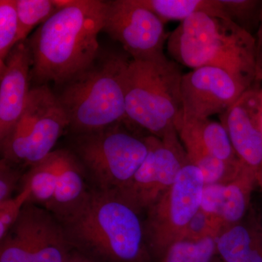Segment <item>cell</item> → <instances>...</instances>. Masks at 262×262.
<instances>
[{
    "label": "cell",
    "instance_id": "f1b7e54d",
    "mask_svg": "<svg viewBox=\"0 0 262 262\" xmlns=\"http://www.w3.org/2000/svg\"><path fill=\"white\" fill-rule=\"evenodd\" d=\"M24 173L22 169L5 160H0V202L9 199L20 187Z\"/></svg>",
    "mask_w": 262,
    "mask_h": 262
},
{
    "label": "cell",
    "instance_id": "277c9868",
    "mask_svg": "<svg viewBox=\"0 0 262 262\" xmlns=\"http://www.w3.org/2000/svg\"><path fill=\"white\" fill-rule=\"evenodd\" d=\"M129 60L99 54L94 63L62 86L56 95L74 135L126 122L125 77Z\"/></svg>",
    "mask_w": 262,
    "mask_h": 262
},
{
    "label": "cell",
    "instance_id": "5bb4252c",
    "mask_svg": "<svg viewBox=\"0 0 262 262\" xmlns=\"http://www.w3.org/2000/svg\"><path fill=\"white\" fill-rule=\"evenodd\" d=\"M256 177L246 167L232 182L205 184L201 209L217 219L224 229L239 223L249 206Z\"/></svg>",
    "mask_w": 262,
    "mask_h": 262
},
{
    "label": "cell",
    "instance_id": "4fadbf2b",
    "mask_svg": "<svg viewBox=\"0 0 262 262\" xmlns=\"http://www.w3.org/2000/svg\"><path fill=\"white\" fill-rule=\"evenodd\" d=\"M33 65L29 39L20 41L0 66V141L13 130L23 113Z\"/></svg>",
    "mask_w": 262,
    "mask_h": 262
},
{
    "label": "cell",
    "instance_id": "cb8c5ba5",
    "mask_svg": "<svg viewBox=\"0 0 262 262\" xmlns=\"http://www.w3.org/2000/svg\"><path fill=\"white\" fill-rule=\"evenodd\" d=\"M58 9L52 0H16L18 20L17 42L27 39L34 27L44 23Z\"/></svg>",
    "mask_w": 262,
    "mask_h": 262
},
{
    "label": "cell",
    "instance_id": "6da1fadb",
    "mask_svg": "<svg viewBox=\"0 0 262 262\" xmlns=\"http://www.w3.org/2000/svg\"><path fill=\"white\" fill-rule=\"evenodd\" d=\"M106 2L73 0L58 8L29 39L33 65L31 80L37 86L63 85L94 63L100 54Z\"/></svg>",
    "mask_w": 262,
    "mask_h": 262
},
{
    "label": "cell",
    "instance_id": "8992f818",
    "mask_svg": "<svg viewBox=\"0 0 262 262\" xmlns=\"http://www.w3.org/2000/svg\"><path fill=\"white\" fill-rule=\"evenodd\" d=\"M126 122L102 130L75 135L72 149L93 188L118 191L130 182L144 161L149 144L146 136L130 130Z\"/></svg>",
    "mask_w": 262,
    "mask_h": 262
},
{
    "label": "cell",
    "instance_id": "e0dca14e",
    "mask_svg": "<svg viewBox=\"0 0 262 262\" xmlns=\"http://www.w3.org/2000/svg\"><path fill=\"white\" fill-rule=\"evenodd\" d=\"M184 146H194L227 162L239 161L222 122L207 119H181L177 125Z\"/></svg>",
    "mask_w": 262,
    "mask_h": 262
},
{
    "label": "cell",
    "instance_id": "83f0119b",
    "mask_svg": "<svg viewBox=\"0 0 262 262\" xmlns=\"http://www.w3.org/2000/svg\"><path fill=\"white\" fill-rule=\"evenodd\" d=\"M223 229L220 221L200 209L189 222L182 239L198 241L208 237H217Z\"/></svg>",
    "mask_w": 262,
    "mask_h": 262
},
{
    "label": "cell",
    "instance_id": "603a6c76",
    "mask_svg": "<svg viewBox=\"0 0 262 262\" xmlns=\"http://www.w3.org/2000/svg\"><path fill=\"white\" fill-rule=\"evenodd\" d=\"M215 239H180L166 250L159 262H212L217 255Z\"/></svg>",
    "mask_w": 262,
    "mask_h": 262
},
{
    "label": "cell",
    "instance_id": "ba28073f",
    "mask_svg": "<svg viewBox=\"0 0 262 262\" xmlns=\"http://www.w3.org/2000/svg\"><path fill=\"white\" fill-rule=\"evenodd\" d=\"M204 186L201 170L188 160L173 185L148 209L144 229L153 259L160 260L172 244L183 238L201 209Z\"/></svg>",
    "mask_w": 262,
    "mask_h": 262
},
{
    "label": "cell",
    "instance_id": "d4e9b609",
    "mask_svg": "<svg viewBox=\"0 0 262 262\" xmlns=\"http://www.w3.org/2000/svg\"><path fill=\"white\" fill-rule=\"evenodd\" d=\"M220 1L226 18L253 35L258 27L262 0Z\"/></svg>",
    "mask_w": 262,
    "mask_h": 262
},
{
    "label": "cell",
    "instance_id": "44dd1931",
    "mask_svg": "<svg viewBox=\"0 0 262 262\" xmlns=\"http://www.w3.org/2000/svg\"><path fill=\"white\" fill-rule=\"evenodd\" d=\"M137 3L153 12L165 24L169 20L182 22L199 13L227 18L220 0H137Z\"/></svg>",
    "mask_w": 262,
    "mask_h": 262
},
{
    "label": "cell",
    "instance_id": "3957f363",
    "mask_svg": "<svg viewBox=\"0 0 262 262\" xmlns=\"http://www.w3.org/2000/svg\"><path fill=\"white\" fill-rule=\"evenodd\" d=\"M170 59L191 70L223 69L253 88L256 80L255 37L227 18L196 13L169 33Z\"/></svg>",
    "mask_w": 262,
    "mask_h": 262
},
{
    "label": "cell",
    "instance_id": "8fae6325",
    "mask_svg": "<svg viewBox=\"0 0 262 262\" xmlns=\"http://www.w3.org/2000/svg\"><path fill=\"white\" fill-rule=\"evenodd\" d=\"M250 89L244 81L223 69L205 67L192 70L182 77V118L220 116Z\"/></svg>",
    "mask_w": 262,
    "mask_h": 262
},
{
    "label": "cell",
    "instance_id": "7a4b0ae2",
    "mask_svg": "<svg viewBox=\"0 0 262 262\" xmlns=\"http://www.w3.org/2000/svg\"><path fill=\"white\" fill-rule=\"evenodd\" d=\"M141 212L116 191L91 188L73 213L61 221L72 249L99 262H151Z\"/></svg>",
    "mask_w": 262,
    "mask_h": 262
},
{
    "label": "cell",
    "instance_id": "7c38bea8",
    "mask_svg": "<svg viewBox=\"0 0 262 262\" xmlns=\"http://www.w3.org/2000/svg\"><path fill=\"white\" fill-rule=\"evenodd\" d=\"M237 160L256 179L262 173V103L260 89L251 88L220 115Z\"/></svg>",
    "mask_w": 262,
    "mask_h": 262
},
{
    "label": "cell",
    "instance_id": "30bf717a",
    "mask_svg": "<svg viewBox=\"0 0 262 262\" xmlns=\"http://www.w3.org/2000/svg\"><path fill=\"white\" fill-rule=\"evenodd\" d=\"M103 30L120 42L131 59L149 61L165 56L169 34L165 23L137 0L106 1Z\"/></svg>",
    "mask_w": 262,
    "mask_h": 262
},
{
    "label": "cell",
    "instance_id": "f546056e",
    "mask_svg": "<svg viewBox=\"0 0 262 262\" xmlns=\"http://www.w3.org/2000/svg\"><path fill=\"white\" fill-rule=\"evenodd\" d=\"M256 42V80L255 84L262 82V3L260 11L259 20L256 34L254 35Z\"/></svg>",
    "mask_w": 262,
    "mask_h": 262
},
{
    "label": "cell",
    "instance_id": "5b68a950",
    "mask_svg": "<svg viewBox=\"0 0 262 262\" xmlns=\"http://www.w3.org/2000/svg\"><path fill=\"white\" fill-rule=\"evenodd\" d=\"M183 75L178 63L166 56L149 61L130 59L125 77L128 124L160 139L177 129L182 117Z\"/></svg>",
    "mask_w": 262,
    "mask_h": 262
},
{
    "label": "cell",
    "instance_id": "836d02e7",
    "mask_svg": "<svg viewBox=\"0 0 262 262\" xmlns=\"http://www.w3.org/2000/svg\"><path fill=\"white\" fill-rule=\"evenodd\" d=\"M260 94H261V103H262V89L260 90Z\"/></svg>",
    "mask_w": 262,
    "mask_h": 262
},
{
    "label": "cell",
    "instance_id": "ac0fdd59",
    "mask_svg": "<svg viewBox=\"0 0 262 262\" xmlns=\"http://www.w3.org/2000/svg\"><path fill=\"white\" fill-rule=\"evenodd\" d=\"M262 237L261 225L242 222L222 229L215 239L217 255L222 262H248L252 250Z\"/></svg>",
    "mask_w": 262,
    "mask_h": 262
},
{
    "label": "cell",
    "instance_id": "9a60e30c",
    "mask_svg": "<svg viewBox=\"0 0 262 262\" xmlns=\"http://www.w3.org/2000/svg\"><path fill=\"white\" fill-rule=\"evenodd\" d=\"M58 176L56 192L49 211L61 222L83 203L91 188L87 175L71 150L58 149Z\"/></svg>",
    "mask_w": 262,
    "mask_h": 262
},
{
    "label": "cell",
    "instance_id": "7402d4cb",
    "mask_svg": "<svg viewBox=\"0 0 262 262\" xmlns=\"http://www.w3.org/2000/svg\"><path fill=\"white\" fill-rule=\"evenodd\" d=\"M189 163L201 170L205 184H227L234 180L244 168L239 161L227 162L194 146H184Z\"/></svg>",
    "mask_w": 262,
    "mask_h": 262
},
{
    "label": "cell",
    "instance_id": "2e32d148",
    "mask_svg": "<svg viewBox=\"0 0 262 262\" xmlns=\"http://www.w3.org/2000/svg\"><path fill=\"white\" fill-rule=\"evenodd\" d=\"M29 203L34 262H66L72 249L61 222L46 208Z\"/></svg>",
    "mask_w": 262,
    "mask_h": 262
},
{
    "label": "cell",
    "instance_id": "484cf974",
    "mask_svg": "<svg viewBox=\"0 0 262 262\" xmlns=\"http://www.w3.org/2000/svg\"><path fill=\"white\" fill-rule=\"evenodd\" d=\"M18 32V14L16 0L0 1V66L17 42Z\"/></svg>",
    "mask_w": 262,
    "mask_h": 262
},
{
    "label": "cell",
    "instance_id": "52a82bcc",
    "mask_svg": "<svg viewBox=\"0 0 262 262\" xmlns=\"http://www.w3.org/2000/svg\"><path fill=\"white\" fill-rule=\"evenodd\" d=\"M70 122L56 95L47 84L31 89L21 116L0 141L2 159L21 169L49 156Z\"/></svg>",
    "mask_w": 262,
    "mask_h": 262
},
{
    "label": "cell",
    "instance_id": "1f68e13d",
    "mask_svg": "<svg viewBox=\"0 0 262 262\" xmlns=\"http://www.w3.org/2000/svg\"><path fill=\"white\" fill-rule=\"evenodd\" d=\"M256 184H258L260 188H261L262 192V173L260 174V175L257 177V179H256Z\"/></svg>",
    "mask_w": 262,
    "mask_h": 262
},
{
    "label": "cell",
    "instance_id": "ffe728a7",
    "mask_svg": "<svg viewBox=\"0 0 262 262\" xmlns=\"http://www.w3.org/2000/svg\"><path fill=\"white\" fill-rule=\"evenodd\" d=\"M0 262H34L29 203L24 206L15 225L0 239Z\"/></svg>",
    "mask_w": 262,
    "mask_h": 262
},
{
    "label": "cell",
    "instance_id": "4dcf8cb0",
    "mask_svg": "<svg viewBox=\"0 0 262 262\" xmlns=\"http://www.w3.org/2000/svg\"><path fill=\"white\" fill-rule=\"evenodd\" d=\"M66 262H99L72 249Z\"/></svg>",
    "mask_w": 262,
    "mask_h": 262
},
{
    "label": "cell",
    "instance_id": "9c48e42d",
    "mask_svg": "<svg viewBox=\"0 0 262 262\" xmlns=\"http://www.w3.org/2000/svg\"><path fill=\"white\" fill-rule=\"evenodd\" d=\"M149 151L140 168L125 187L116 191L139 212L148 211L173 185L188 161L177 129L163 138L146 136Z\"/></svg>",
    "mask_w": 262,
    "mask_h": 262
},
{
    "label": "cell",
    "instance_id": "d6a6232c",
    "mask_svg": "<svg viewBox=\"0 0 262 262\" xmlns=\"http://www.w3.org/2000/svg\"><path fill=\"white\" fill-rule=\"evenodd\" d=\"M212 262H222V261H219L218 259H216V258H215L214 260H213V261H212Z\"/></svg>",
    "mask_w": 262,
    "mask_h": 262
},
{
    "label": "cell",
    "instance_id": "4316f807",
    "mask_svg": "<svg viewBox=\"0 0 262 262\" xmlns=\"http://www.w3.org/2000/svg\"><path fill=\"white\" fill-rule=\"evenodd\" d=\"M30 194L29 187H22L16 196L0 202V239L5 237L18 220L24 206L28 203Z\"/></svg>",
    "mask_w": 262,
    "mask_h": 262
},
{
    "label": "cell",
    "instance_id": "d6986e66",
    "mask_svg": "<svg viewBox=\"0 0 262 262\" xmlns=\"http://www.w3.org/2000/svg\"><path fill=\"white\" fill-rule=\"evenodd\" d=\"M58 164V149H56L42 161L32 165L24 173L20 187H27L30 189L28 203L49 210L56 192Z\"/></svg>",
    "mask_w": 262,
    "mask_h": 262
}]
</instances>
